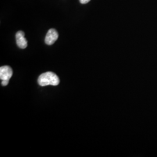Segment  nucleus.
<instances>
[{
    "label": "nucleus",
    "instance_id": "nucleus-1",
    "mask_svg": "<svg viewBox=\"0 0 157 157\" xmlns=\"http://www.w3.org/2000/svg\"><path fill=\"white\" fill-rule=\"evenodd\" d=\"M38 83L41 86H57L59 83V79L58 76L51 72H47L40 76L38 78Z\"/></svg>",
    "mask_w": 157,
    "mask_h": 157
},
{
    "label": "nucleus",
    "instance_id": "nucleus-2",
    "mask_svg": "<svg viewBox=\"0 0 157 157\" xmlns=\"http://www.w3.org/2000/svg\"><path fill=\"white\" fill-rule=\"evenodd\" d=\"M58 36V33L55 29H51L46 34L45 38V43L49 45H52L57 41Z\"/></svg>",
    "mask_w": 157,
    "mask_h": 157
},
{
    "label": "nucleus",
    "instance_id": "nucleus-3",
    "mask_svg": "<svg viewBox=\"0 0 157 157\" xmlns=\"http://www.w3.org/2000/svg\"><path fill=\"white\" fill-rule=\"evenodd\" d=\"M13 71L9 66H3L0 68V79L2 80H9L12 77Z\"/></svg>",
    "mask_w": 157,
    "mask_h": 157
},
{
    "label": "nucleus",
    "instance_id": "nucleus-4",
    "mask_svg": "<svg viewBox=\"0 0 157 157\" xmlns=\"http://www.w3.org/2000/svg\"><path fill=\"white\" fill-rule=\"evenodd\" d=\"M16 44L20 48L24 49L27 46V42L25 37V33L23 31H18L16 34Z\"/></svg>",
    "mask_w": 157,
    "mask_h": 157
},
{
    "label": "nucleus",
    "instance_id": "nucleus-5",
    "mask_svg": "<svg viewBox=\"0 0 157 157\" xmlns=\"http://www.w3.org/2000/svg\"><path fill=\"white\" fill-rule=\"evenodd\" d=\"M9 80H2V82H1L2 86H7L8 84V83H9Z\"/></svg>",
    "mask_w": 157,
    "mask_h": 157
},
{
    "label": "nucleus",
    "instance_id": "nucleus-6",
    "mask_svg": "<svg viewBox=\"0 0 157 157\" xmlns=\"http://www.w3.org/2000/svg\"><path fill=\"white\" fill-rule=\"evenodd\" d=\"M90 1V0H80V2L82 4H86L88 3Z\"/></svg>",
    "mask_w": 157,
    "mask_h": 157
}]
</instances>
